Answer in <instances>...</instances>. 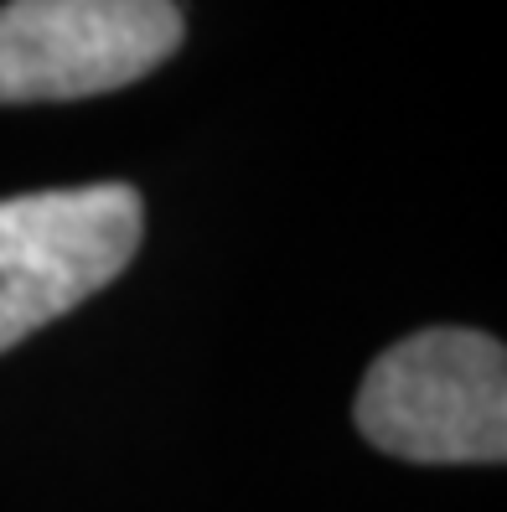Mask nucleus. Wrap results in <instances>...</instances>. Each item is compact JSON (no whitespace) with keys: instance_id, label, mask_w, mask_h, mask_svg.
<instances>
[{"instance_id":"nucleus-3","label":"nucleus","mask_w":507,"mask_h":512,"mask_svg":"<svg viewBox=\"0 0 507 512\" xmlns=\"http://www.w3.org/2000/svg\"><path fill=\"white\" fill-rule=\"evenodd\" d=\"M176 0H6L0 104H68L130 88L176 57Z\"/></svg>"},{"instance_id":"nucleus-2","label":"nucleus","mask_w":507,"mask_h":512,"mask_svg":"<svg viewBox=\"0 0 507 512\" xmlns=\"http://www.w3.org/2000/svg\"><path fill=\"white\" fill-rule=\"evenodd\" d=\"M140 233L145 202L125 182L0 202V352L125 275Z\"/></svg>"},{"instance_id":"nucleus-1","label":"nucleus","mask_w":507,"mask_h":512,"mask_svg":"<svg viewBox=\"0 0 507 512\" xmlns=\"http://www.w3.org/2000/svg\"><path fill=\"white\" fill-rule=\"evenodd\" d=\"M357 430L414 466H497L507 456V352L487 331L430 326L394 342L357 388Z\"/></svg>"}]
</instances>
